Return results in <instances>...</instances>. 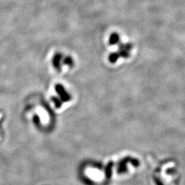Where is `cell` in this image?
<instances>
[{
  "instance_id": "cell-1",
  "label": "cell",
  "mask_w": 185,
  "mask_h": 185,
  "mask_svg": "<svg viewBox=\"0 0 185 185\" xmlns=\"http://www.w3.org/2000/svg\"><path fill=\"white\" fill-rule=\"evenodd\" d=\"M56 89L57 91H58L60 93V95H62V98H63L64 100H65V99H67L68 97H67V95H66V94H65V93L64 91L63 88H62V86H61V85H57L56 87Z\"/></svg>"
}]
</instances>
